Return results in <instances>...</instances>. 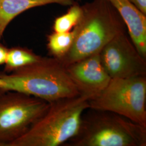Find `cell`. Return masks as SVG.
Wrapping results in <instances>:
<instances>
[{
  "label": "cell",
  "instance_id": "obj_4",
  "mask_svg": "<svg viewBox=\"0 0 146 146\" xmlns=\"http://www.w3.org/2000/svg\"><path fill=\"white\" fill-rule=\"evenodd\" d=\"M90 110L82 115L77 134L63 146H146V127L113 112Z\"/></svg>",
  "mask_w": 146,
  "mask_h": 146
},
{
  "label": "cell",
  "instance_id": "obj_7",
  "mask_svg": "<svg viewBox=\"0 0 146 146\" xmlns=\"http://www.w3.org/2000/svg\"><path fill=\"white\" fill-rule=\"evenodd\" d=\"M99 54L102 66L111 79L146 76V59L138 52L126 32L114 37Z\"/></svg>",
  "mask_w": 146,
  "mask_h": 146
},
{
  "label": "cell",
  "instance_id": "obj_15",
  "mask_svg": "<svg viewBox=\"0 0 146 146\" xmlns=\"http://www.w3.org/2000/svg\"><path fill=\"white\" fill-rule=\"evenodd\" d=\"M8 48L0 42V66L5 63Z\"/></svg>",
  "mask_w": 146,
  "mask_h": 146
},
{
  "label": "cell",
  "instance_id": "obj_5",
  "mask_svg": "<svg viewBox=\"0 0 146 146\" xmlns=\"http://www.w3.org/2000/svg\"><path fill=\"white\" fill-rule=\"evenodd\" d=\"M146 76L112 78L88 101L89 109L107 111L146 127Z\"/></svg>",
  "mask_w": 146,
  "mask_h": 146
},
{
  "label": "cell",
  "instance_id": "obj_8",
  "mask_svg": "<svg viewBox=\"0 0 146 146\" xmlns=\"http://www.w3.org/2000/svg\"><path fill=\"white\" fill-rule=\"evenodd\" d=\"M79 94L91 99L104 89L111 80L101 62L99 53L65 66Z\"/></svg>",
  "mask_w": 146,
  "mask_h": 146
},
{
  "label": "cell",
  "instance_id": "obj_14",
  "mask_svg": "<svg viewBox=\"0 0 146 146\" xmlns=\"http://www.w3.org/2000/svg\"><path fill=\"white\" fill-rule=\"evenodd\" d=\"M136 7L146 15V0H129Z\"/></svg>",
  "mask_w": 146,
  "mask_h": 146
},
{
  "label": "cell",
  "instance_id": "obj_10",
  "mask_svg": "<svg viewBox=\"0 0 146 146\" xmlns=\"http://www.w3.org/2000/svg\"><path fill=\"white\" fill-rule=\"evenodd\" d=\"M75 2V0H0V41L11 21L24 11L53 3L70 6Z\"/></svg>",
  "mask_w": 146,
  "mask_h": 146
},
{
  "label": "cell",
  "instance_id": "obj_2",
  "mask_svg": "<svg viewBox=\"0 0 146 146\" xmlns=\"http://www.w3.org/2000/svg\"><path fill=\"white\" fill-rule=\"evenodd\" d=\"M15 91L51 103L80 95L65 67L55 58L42 57L11 73L0 72V92Z\"/></svg>",
  "mask_w": 146,
  "mask_h": 146
},
{
  "label": "cell",
  "instance_id": "obj_9",
  "mask_svg": "<svg viewBox=\"0 0 146 146\" xmlns=\"http://www.w3.org/2000/svg\"><path fill=\"white\" fill-rule=\"evenodd\" d=\"M118 11L129 37L141 56L146 59V15L129 0H107Z\"/></svg>",
  "mask_w": 146,
  "mask_h": 146
},
{
  "label": "cell",
  "instance_id": "obj_11",
  "mask_svg": "<svg viewBox=\"0 0 146 146\" xmlns=\"http://www.w3.org/2000/svg\"><path fill=\"white\" fill-rule=\"evenodd\" d=\"M42 56L26 47L16 46L8 48L3 72L11 73L39 61Z\"/></svg>",
  "mask_w": 146,
  "mask_h": 146
},
{
  "label": "cell",
  "instance_id": "obj_16",
  "mask_svg": "<svg viewBox=\"0 0 146 146\" xmlns=\"http://www.w3.org/2000/svg\"><path fill=\"white\" fill-rule=\"evenodd\" d=\"M75 1H81V0H75Z\"/></svg>",
  "mask_w": 146,
  "mask_h": 146
},
{
  "label": "cell",
  "instance_id": "obj_6",
  "mask_svg": "<svg viewBox=\"0 0 146 146\" xmlns=\"http://www.w3.org/2000/svg\"><path fill=\"white\" fill-rule=\"evenodd\" d=\"M49 104L18 92H0V146H9L24 135L44 114Z\"/></svg>",
  "mask_w": 146,
  "mask_h": 146
},
{
  "label": "cell",
  "instance_id": "obj_1",
  "mask_svg": "<svg viewBox=\"0 0 146 146\" xmlns=\"http://www.w3.org/2000/svg\"><path fill=\"white\" fill-rule=\"evenodd\" d=\"M81 7V18L73 28L72 45L58 59L64 67L99 53L114 37L127 31L123 19L108 1L93 0Z\"/></svg>",
  "mask_w": 146,
  "mask_h": 146
},
{
  "label": "cell",
  "instance_id": "obj_13",
  "mask_svg": "<svg viewBox=\"0 0 146 146\" xmlns=\"http://www.w3.org/2000/svg\"><path fill=\"white\" fill-rule=\"evenodd\" d=\"M82 14L81 5L75 2L64 15L58 17L54 22L52 29L54 32L63 33L71 31L80 20Z\"/></svg>",
  "mask_w": 146,
  "mask_h": 146
},
{
  "label": "cell",
  "instance_id": "obj_12",
  "mask_svg": "<svg viewBox=\"0 0 146 146\" xmlns=\"http://www.w3.org/2000/svg\"><path fill=\"white\" fill-rule=\"evenodd\" d=\"M74 31L57 33L53 31L47 36V49L49 54L56 59L63 57L72 46Z\"/></svg>",
  "mask_w": 146,
  "mask_h": 146
},
{
  "label": "cell",
  "instance_id": "obj_3",
  "mask_svg": "<svg viewBox=\"0 0 146 146\" xmlns=\"http://www.w3.org/2000/svg\"><path fill=\"white\" fill-rule=\"evenodd\" d=\"M90 98L84 95L49 103L44 114L26 133L9 146H58L78 133L82 116Z\"/></svg>",
  "mask_w": 146,
  "mask_h": 146
}]
</instances>
